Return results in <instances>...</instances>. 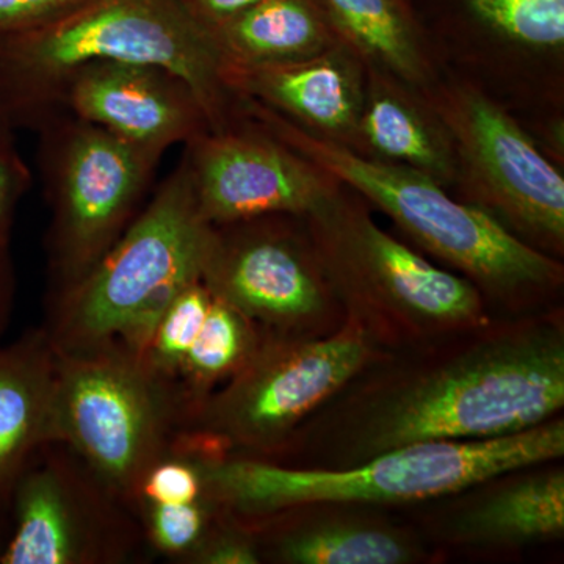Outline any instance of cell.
<instances>
[{"mask_svg": "<svg viewBox=\"0 0 564 564\" xmlns=\"http://www.w3.org/2000/svg\"><path fill=\"white\" fill-rule=\"evenodd\" d=\"M7 129H9V124L0 118V137L7 135Z\"/></svg>", "mask_w": 564, "mask_h": 564, "instance_id": "obj_33", "label": "cell"}, {"mask_svg": "<svg viewBox=\"0 0 564 564\" xmlns=\"http://www.w3.org/2000/svg\"><path fill=\"white\" fill-rule=\"evenodd\" d=\"M262 334L261 326L214 295L206 321L174 380L184 404V417L250 361Z\"/></svg>", "mask_w": 564, "mask_h": 564, "instance_id": "obj_22", "label": "cell"}, {"mask_svg": "<svg viewBox=\"0 0 564 564\" xmlns=\"http://www.w3.org/2000/svg\"><path fill=\"white\" fill-rule=\"evenodd\" d=\"M381 355L347 317L323 336L263 332L250 361L185 414L173 445L273 462L304 422Z\"/></svg>", "mask_w": 564, "mask_h": 564, "instance_id": "obj_7", "label": "cell"}, {"mask_svg": "<svg viewBox=\"0 0 564 564\" xmlns=\"http://www.w3.org/2000/svg\"><path fill=\"white\" fill-rule=\"evenodd\" d=\"M7 521L0 564H124L148 547L129 505L61 441L33 456Z\"/></svg>", "mask_w": 564, "mask_h": 564, "instance_id": "obj_10", "label": "cell"}, {"mask_svg": "<svg viewBox=\"0 0 564 564\" xmlns=\"http://www.w3.org/2000/svg\"><path fill=\"white\" fill-rule=\"evenodd\" d=\"M191 143L185 165L196 206L214 226L263 215H307L343 187L252 122L250 129L204 132Z\"/></svg>", "mask_w": 564, "mask_h": 564, "instance_id": "obj_13", "label": "cell"}, {"mask_svg": "<svg viewBox=\"0 0 564 564\" xmlns=\"http://www.w3.org/2000/svg\"><path fill=\"white\" fill-rule=\"evenodd\" d=\"M343 306L380 350H413L491 322L484 295L386 232L347 187L303 215Z\"/></svg>", "mask_w": 564, "mask_h": 564, "instance_id": "obj_5", "label": "cell"}, {"mask_svg": "<svg viewBox=\"0 0 564 564\" xmlns=\"http://www.w3.org/2000/svg\"><path fill=\"white\" fill-rule=\"evenodd\" d=\"M203 282L263 332L323 336L345 322L303 215L214 226Z\"/></svg>", "mask_w": 564, "mask_h": 564, "instance_id": "obj_11", "label": "cell"}, {"mask_svg": "<svg viewBox=\"0 0 564 564\" xmlns=\"http://www.w3.org/2000/svg\"><path fill=\"white\" fill-rule=\"evenodd\" d=\"M24 191V173L9 140L0 137V245H10L14 210Z\"/></svg>", "mask_w": 564, "mask_h": 564, "instance_id": "obj_28", "label": "cell"}, {"mask_svg": "<svg viewBox=\"0 0 564 564\" xmlns=\"http://www.w3.org/2000/svg\"><path fill=\"white\" fill-rule=\"evenodd\" d=\"M212 33L223 66L300 61L344 43L317 0H262Z\"/></svg>", "mask_w": 564, "mask_h": 564, "instance_id": "obj_21", "label": "cell"}, {"mask_svg": "<svg viewBox=\"0 0 564 564\" xmlns=\"http://www.w3.org/2000/svg\"><path fill=\"white\" fill-rule=\"evenodd\" d=\"M58 352L46 328L0 345V521L33 456L55 441Z\"/></svg>", "mask_w": 564, "mask_h": 564, "instance_id": "obj_19", "label": "cell"}, {"mask_svg": "<svg viewBox=\"0 0 564 564\" xmlns=\"http://www.w3.org/2000/svg\"><path fill=\"white\" fill-rule=\"evenodd\" d=\"M563 456L564 421L558 415L494 440L403 445L345 469H296L245 456L198 459L210 499L234 518L256 521L306 505L433 502L496 475Z\"/></svg>", "mask_w": 564, "mask_h": 564, "instance_id": "obj_3", "label": "cell"}, {"mask_svg": "<svg viewBox=\"0 0 564 564\" xmlns=\"http://www.w3.org/2000/svg\"><path fill=\"white\" fill-rule=\"evenodd\" d=\"M7 527H3V521H0V549H2L3 540H6Z\"/></svg>", "mask_w": 564, "mask_h": 564, "instance_id": "obj_32", "label": "cell"}, {"mask_svg": "<svg viewBox=\"0 0 564 564\" xmlns=\"http://www.w3.org/2000/svg\"><path fill=\"white\" fill-rule=\"evenodd\" d=\"M243 522L262 563L413 564L429 556L417 534L370 514L369 507L306 505Z\"/></svg>", "mask_w": 564, "mask_h": 564, "instance_id": "obj_17", "label": "cell"}, {"mask_svg": "<svg viewBox=\"0 0 564 564\" xmlns=\"http://www.w3.org/2000/svg\"><path fill=\"white\" fill-rule=\"evenodd\" d=\"M223 511V510H221ZM261 547L251 527L223 511L185 564H259Z\"/></svg>", "mask_w": 564, "mask_h": 564, "instance_id": "obj_27", "label": "cell"}, {"mask_svg": "<svg viewBox=\"0 0 564 564\" xmlns=\"http://www.w3.org/2000/svg\"><path fill=\"white\" fill-rule=\"evenodd\" d=\"M77 2L79 0H0V33L31 28Z\"/></svg>", "mask_w": 564, "mask_h": 564, "instance_id": "obj_29", "label": "cell"}, {"mask_svg": "<svg viewBox=\"0 0 564 564\" xmlns=\"http://www.w3.org/2000/svg\"><path fill=\"white\" fill-rule=\"evenodd\" d=\"M564 408V315L494 317L413 350L384 352L296 430L272 463L345 469L392 448L510 436Z\"/></svg>", "mask_w": 564, "mask_h": 564, "instance_id": "obj_1", "label": "cell"}, {"mask_svg": "<svg viewBox=\"0 0 564 564\" xmlns=\"http://www.w3.org/2000/svg\"><path fill=\"white\" fill-rule=\"evenodd\" d=\"M347 148L425 174L445 188L458 177L451 133L425 93L375 66L366 65L361 113Z\"/></svg>", "mask_w": 564, "mask_h": 564, "instance_id": "obj_18", "label": "cell"}, {"mask_svg": "<svg viewBox=\"0 0 564 564\" xmlns=\"http://www.w3.org/2000/svg\"><path fill=\"white\" fill-rule=\"evenodd\" d=\"M57 91H65L82 121L151 150L163 151L210 131L191 88L158 66L88 63L70 73Z\"/></svg>", "mask_w": 564, "mask_h": 564, "instance_id": "obj_14", "label": "cell"}, {"mask_svg": "<svg viewBox=\"0 0 564 564\" xmlns=\"http://www.w3.org/2000/svg\"><path fill=\"white\" fill-rule=\"evenodd\" d=\"M182 417L173 381L126 345L58 352L55 441L73 448L126 503L170 451Z\"/></svg>", "mask_w": 564, "mask_h": 564, "instance_id": "obj_8", "label": "cell"}, {"mask_svg": "<svg viewBox=\"0 0 564 564\" xmlns=\"http://www.w3.org/2000/svg\"><path fill=\"white\" fill-rule=\"evenodd\" d=\"M454 143L455 187L519 240L564 254V177L503 107L470 84L437 80L422 90Z\"/></svg>", "mask_w": 564, "mask_h": 564, "instance_id": "obj_9", "label": "cell"}, {"mask_svg": "<svg viewBox=\"0 0 564 564\" xmlns=\"http://www.w3.org/2000/svg\"><path fill=\"white\" fill-rule=\"evenodd\" d=\"M466 6L481 24L519 46H564V0H466Z\"/></svg>", "mask_w": 564, "mask_h": 564, "instance_id": "obj_23", "label": "cell"}, {"mask_svg": "<svg viewBox=\"0 0 564 564\" xmlns=\"http://www.w3.org/2000/svg\"><path fill=\"white\" fill-rule=\"evenodd\" d=\"M17 299V278L11 262L10 245H0V345L9 329Z\"/></svg>", "mask_w": 564, "mask_h": 564, "instance_id": "obj_31", "label": "cell"}, {"mask_svg": "<svg viewBox=\"0 0 564 564\" xmlns=\"http://www.w3.org/2000/svg\"><path fill=\"white\" fill-rule=\"evenodd\" d=\"M82 122L58 159L50 242L54 296L120 239L162 152Z\"/></svg>", "mask_w": 564, "mask_h": 564, "instance_id": "obj_12", "label": "cell"}, {"mask_svg": "<svg viewBox=\"0 0 564 564\" xmlns=\"http://www.w3.org/2000/svg\"><path fill=\"white\" fill-rule=\"evenodd\" d=\"M209 499L202 464L196 456L170 448L141 478L131 510L144 503H191Z\"/></svg>", "mask_w": 564, "mask_h": 564, "instance_id": "obj_26", "label": "cell"}, {"mask_svg": "<svg viewBox=\"0 0 564 564\" xmlns=\"http://www.w3.org/2000/svg\"><path fill=\"white\" fill-rule=\"evenodd\" d=\"M240 102L252 124L383 212L415 250L473 282L496 317L555 307L564 284L563 263L519 240L488 212L454 198L425 174L358 154L262 104Z\"/></svg>", "mask_w": 564, "mask_h": 564, "instance_id": "obj_2", "label": "cell"}, {"mask_svg": "<svg viewBox=\"0 0 564 564\" xmlns=\"http://www.w3.org/2000/svg\"><path fill=\"white\" fill-rule=\"evenodd\" d=\"M212 239L184 162L90 272L52 296L44 328L55 350L120 343L141 355L174 296L203 281Z\"/></svg>", "mask_w": 564, "mask_h": 564, "instance_id": "obj_6", "label": "cell"}, {"mask_svg": "<svg viewBox=\"0 0 564 564\" xmlns=\"http://www.w3.org/2000/svg\"><path fill=\"white\" fill-rule=\"evenodd\" d=\"M132 511L148 547L176 563L187 562L223 513L210 497L191 503L137 505Z\"/></svg>", "mask_w": 564, "mask_h": 564, "instance_id": "obj_25", "label": "cell"}, {"mask_svg": "<svg viewBox=\"0 0 564 564\" xmlns=\"http://www.w3.org/2000/svg\"><path fill=\"white\" fill-rule=\"evenodd\" d=\"M556 462L496 475L452 494L434 536L473 551H516L564 536V469Z\"/></svg>", "mask_w": 564, "mask_h": 564, "instance_id": "obj_15", "label": "cell"}, {"mask_svg": "<svg viewBox=\"0 0 564 564\" xmlns=\"http://www.w3.org/2000/svg\"><path fill=\"white\" fill-rule=\"evenodd\" d=\"M184 2L212 29L258 6L262 0H184Z\"/></svg>", "mask_w": 564, "mask_h": 564, "instance_id": "obj_30", "label": "cell"}, {"mask_svg": "<svg viewBox=\"0 0 564 564\" xmlns=\"http://www.w3.org/2000/svg\"><path fill=\"white\" fill-rule=\"evenodd\" d=\"M340 39L364 63L419 90L437 80L432 47L408 0H317Z\"/></svg>", "mask_w": 564, "mask_h": 564, "instance_id": "obj_20", "label": "cell"}, {"mask_svg": "<svg viewBox=\"0 0 564 564\" xmlns=\"http://www.w3.org/2000/svg\"><path fill=\"white\" fill-rule=\"evenodd\" d=\"M212 299L214 295L203 281L193 282L174 296L155 323L141 356L166 380H176L181 364L206 321Z\"/></svg>", "mask_w": 564, "mask_h": 564, "instance_id": "obj_24", "label": "cell"}, {"mask_svg": "<svg viewBox=\"0 0 564 564\" xmlns=\"http://www.w3.org/2000/svg\"><path fill=\"white\" fill-rule=\"evenodd\" d=\"M223 84L306 131L350 147L366 88V63L345 43L300 61L225 65Z\"/></svg>", "mask_w": 564, "mask_h": 564, "instance_id": "obj_16", "label": "cell"}, {"mask_svg": "<svg viewBox=\"0 0 564 564\" xmlns=\"http://www.w3.org/2000/svg\"><path fill=\"white\" fill-rule=\"evenodd\" d=\"M93 62L158 66L202 104L210 131L229 126L231 93L214 33L184 0H79L50 20L0 33V118L22 120Z\"/></svg>", "mask_w": 564, "mask_h": 564, "instance_id": "obj_4", "label": "cell"}]
</instances>
